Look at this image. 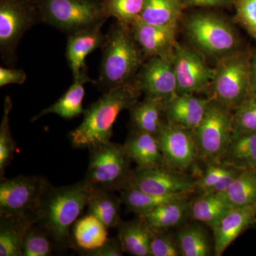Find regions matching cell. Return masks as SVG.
<instances>
[{"instance_id": "obj_1", "label": "cell", "mask_w": 256, "mask_h": 256, "mask_svg": "<svg viewBox=\"0 0 256 256\" xmlns=\"http://www.w3.org/2000/svg\"><path fill=\"white\" fill-rule=\"evenodd\" d=\"M142 94L134 80L104 92L86 110L80 126L69 133L73 148L89 150L110 142L114 124L119 114L130 110Z\"/></svg>"}, {"instance_id": "obj_2", "label": "cell", "mask_w": 256, "mask_h": 256, "mask_svg": "<svg viewBox=\"0 0 256 256\" xmlns=\"http://www.w3.org/2000/svg\"><path fill=\"white\" fill-rule=\"evenodd\" d=\"M90 191L84 181L66 185H50L44 196L33 223L45 229L58 252L73 248L72 227L87 206Z\"/></svg>"}, {"instance_id": "obj_3", "label": "cell", "mask_w": 256, "mask_h": 256, "mask_svg": "<svg viewBox=\"0 0 256 256\" xmlns=\"http://www.w3.org/2000/svg\"><path fill=\"white\" fill-rule=\"evenodd\" d=\"M101 48L100 74L94 84L104 92L132 82L146 60L130 26L117 20L111 25Z\"/></svg>"}, {"instance_id": "obj_4", "label": "cell", "mask_w": 256, "mask_h": 256, "mask_svg": "<svg viewBox=\"0 0 256 256\" xmlns=\"http://www.w3.org/2000/svg\"><path fill=\"white\" fill-rule=\"evenodd\" d=\"M184 28L194 48L216 62L245 48L236 28L223 15L200 10L183 18Z\"/></svg>"}, {"instance_id": "obj_5", "label": "cell", "mask_w": 256, "mask_h": 256, "mask_svg": "<svg viewBox=\"0 0 256 256\" xmlns=\"http://www.w3.org/2000/svg\"><path fill=\"white\" fill-rule=\"evenodd\" d=\"M88 150V166L82 181L90 192H120L127 188L133 170L124 144L110 141Z\"/></svg>"}, {"instance_id": "obj_6", "label": "cell", "mask_w": 256, "mask_h": 256, "mask_svg": "<svg viewBox=\"0 0 256 256\" xmlns=\"http://www.w3.org/2000/svg\"><path fill=\"white\" fill-rule=\"evenodd\" d=\"M252 48L245 47L217 62L210 90L214 99L235 110L250 94V60Z\"/></svg>"}, {"instance_id": "obj_7", "label": "cell", "mask_w": 256, "mask_h": 256, "mask_svg": "<svg viewBox=\"0 0 256 256\" xmlns=\"http://www.w3.org/2000/svg\"><path fill=\"white\" fill-rule=\"evenodd\" d=\"M42 23L64 33L105 23L102 0H36Z\"/></svg>"}, {"instance_id": "obj_8", "label": "cell", "mask_w": 256, "mask_h": 256, "mask_svg": "<svg viewBox=\"0 0 256 256\" xmlns=\"http://www.w3.org/2000/svg\"><path fill=\"white\" fill-rule=\"evenodd\" d=\"M40 22L36 0H0V52L5 63L12 66L22 38Z\"/></svg>"}, {"instance_id": "obj_9", "label": "cell", "mask_w": 256, "mask_h": 256, "mask_svg": "<svg viewBox=\"0 0 256 256\" xmlns=\"http://www.w3.org/2000/svg\"><path fill=\"white\" fill-rule=\"evenodd\" d=\"M233 119L232 110L210 99L204 117L193 131L198 156L208 162L220 161L233 138Z\"/></svg>"}, {"instance_id": "obj_10", "label": "cell", "mask_w": 256, "mask_h": 256, "mask_svg": "<svg viewBox=\"0 0 256 256\" xmlns=\"http://www.w3.org/2000/svg\"><path fill=\"white\" fill-rule=\"evenodd\" d=\"M50 184L37 175H20L3 178L0 183V216H14L34 218Z\"/></svg>"}, {"instance_id": "obj_11", "label": "cell", "mask_w": 256, "mask_h": 256, "mask_svg": "<svg viewBox=\"0 0 256 256\" xmlns=\"http://www.w3.org/2000/svg\"><path fill=\"white\" fill-rule=\"evenodd\" d=\"M172 62L178 82V95L210 90L214 68H210L204 56L198 50L176 42Z\"/></svg>"}, {"instance_id": "obj_12", "label": "cell", "mask_w": 256, "mask_h": 256, "mask_svg": "<svg viewBox=\"0 0 256 256\" xmlns=\"http://www.w3.org/2000/svg\"><path fill=\"white\" fill-rule=\"evenodd\" d=\"M196 182L197 180L183 172L163 165L133 170L126 188H136L158 195L188 194L196 188Z\"/></svg>"}, {"instance_id": "obj_13", "label": "cell", "mask_w": 256, "mask_h": 256, "mask_svg": "<svg viewBox=\"0 0 256 256\" xmlns=\"http://www.w3.org/2000/svg\"><path fill=\"white\" fill-rule=\"evenodd\" d=\"M134 80L144 97L168 102L178 96L172 58H148L136 74Z\"/></svg>"}, {"instance_id": "obj_14", "label": "cell", "mask_w": 256, "mask_h": 256, "mask_svg": "<svg viewBox=\"0 0 256 256\" xmlns=\"http://www.w3.org/2000/svg\"><path fill=\"white\" fill-rule=\"evenodd\" d=\"M164 166L184 172L198 156L193 131L166 122L156 136Z\"/></svg>"}, {"instance_id": "obj_15", "label": "cell", "mask_w": 256, "mask_h": 256, "mask_svg": "<svg viewBox=\"0 0 256 256\" xmlns=\"http://www.w3.org/2000/svg\"><path fill=\"white\" fill-rule=\"evenodd\" d=\"M254 224H256V204L230 208L212 229L214 255H223L229 246Z\"/></svg>"}, {"instance_id": "obj_16", "label": "cell", "mask_w": 256, "mask_h": 256, "mask_svg": "<svg viewBox=\"0 0 256 256\" xmlns=\"http://www.w3.org/2000/svg\"><path fill=\"white\" fill-rule=\"evenodd\" d=\"M130 28L146 60L152 57L172 58L174 46L178 42V30L150 24L140 18L132 24Z\"/></svg>"}, {"instance_id": "obj_17", "label": "cell", "mask_w": 256, "mask_h": 256, "mask_svg": "<svg viewBox=\"0 0 256 256\" xmlns=\"http://www.w3.org/2000/svg\"><path fill=\"white\" fill-rule=\"evenodd\" d=\"M104 23L98 24L68 34L66 56L73 77L80 74L86 66L88 55L98 48H102L106 35L101 31Z\"/></svg>"}, {"instance_id": "obj_18", "label": "cell", "mask_w": 256, "mask_h": 256, "mask_svg": "<svg viewBox=\"0 0 256 256\" xmlns=\"http://www.w3.org/2000/svg\"><path fill=\"white\" fill-rule=\"evenodd\" d=\"M210 99L200 98L194 94L175 96L166 102V121L178 127L194 131L204 117Z\"/></svg>"}, {"instance_id": "obj_19", "label": "cell", "mask_w": 256, "mask_h": 256, "mask_svg": "<svg viewBox=\"0 0 256 256\" xmlns=\"http://www.w3.org/2000/svg\"><path fill=\"white\" fill-rule=\"evenodd\" d=\"M88 69L86 66L82 68L80 74L74 77L73 84L68 90L53 105L44 109L35 116L32 122L50 114H58L64 119H72L84 114L86 111L82 108L85 96L84 86L86 82H92L88 76Z\"/></svg>"}, {"instance_id": "obj_20", "label": "cell", "mask_w": 256, "mask_h": 256, "mask_svg": "<svg viewBox=\"0 0 256 256\" xmlns=\"http://www.w3.org/2000/svg\"><path fill=\"white\" fill-rule=\"evenodd\" d=\"M124 146L130 159L138 168L163 166L162 153L158 138L150 133L131 130Z\"/></svg>"}, {"instance_id": "obj_21", "label": "cell", "mask_w": 256, "mask_h": 256, "mask_svg": "<svg viewBox=\"0 0 256 256\" xmlns=\"http://www.w3.org/2000/svg\"><path fill=\"white\" fill-rule=\"evenodd\" d=\"M164 101L144 97L130 109L131 130L158 136L166 121Z\"/></svg>"}, {"instance_id": "obj_22", "label": "cell", "mask_w": 256, "mask_h": 256, "mask_svg": "<svg viewBox=\"0 0 256 256\" xmlns=\"http://www.w3.org/2000/svg\"><path fill=\"white\" fill-rule=\"evenodd\" d=\"M107 226L95 216L87 214L78 218L72 230L73 248L79 252L96 250L108 240Z\"/></svg>"}, {"instance_id": "obj_23", "label": "cell", "mask_w": 256, "mask_h": 256, "mask_svg": "<svg viewBox=\"0 0 256 256\" xmlns=\"http://www.w3.org/2000/svg\"><path fill=\"white\" fill-rule=\"evenodd\" d=\"M185 10L183 0H146L140 20L154 26L178 30Z\"/></svg>"}, {"instance_id": "obj_24", "label": "cell", "mask_w": 256, "mask_h": 256, "mask_svg": "<svg viewBox=\"0 0 256 256\" xmlns=\"http://www.w3.org/2000/svg\"><path fill=\"white\" fill-rule=\"evenodd\" d=\"M188 196L160 205L154 210L138 215L142 217L152 232H166L180 225L190 214Z\"/></svg>"}, {"instance_id": "obj_25", "label": "cell", "mask_w": 256, "mask_h": 256, "mask_svg": "<svg viewBox=\"0 0 256 256\" xmlns=\"http://www.w3.org/2000/svg\"><path fill=\"white\" fill-rule=\"evenodd\" d=\"M118 237L124 252L134 256H150L152 232L142 217L130 222H121L118 226Z\"/></svg>"}, {"instance_id": "obj_26", "label": "cell", "mask_w": 256, "mask_h": 256, "mask_svg": "<svg viewBox=\"0 0 256 256\" xmlns=\"http://www.w3.org/2000/svg\"><path fill=\"white\" fill-rule=\"evenodd\" d=\"M220 161L240 170H256V132H234Z\"/></svg>"}, {"instance_id": "obj_27", "label": "cell", "mask_w": 256, "mask_h": 256, "mask_svg": "<svg viewBox=\"0 0 256 256\" xmlns=\"http://www.w3.org/2000/svg\"><path fill=\"white\" fill-rule=\"evenodd\" d=\"M32 224L24 217L0 216V256H22L24 238Z\"/></svg>"}, {"instance_id": "obj_28", "label": "cell", "mask_w": 256, "mask_h": 256, "mask_svg": "<svg viewBox=\"0 0 256 256\" xmlns=\"http://www.w3.org/2000/svg\"><path fill=\"white\" fill-rule=\"evenodd\" d=\"M233 206L223 193L202 194L190 203V214L196 222L206 224L210 228Z\"/></svg>"}, {"instance_id": "obj_29", "label": "cell", "mask_w": 256, "mask_h": 256, "mask_svg": "<svg viewBox=\"0 0 256 256\" xmlns=\"http://www.w3.org/2000/svg\"><path fill=\"white\" fill-rule=\"evenodd\" d=\"M242 170L223 162H212L197 180L196 188L202 194L224 193Z\"/></svg>"}, {"instance_id": "obj_30", "label": "cell", "mask_w": 256, "mask_h": 256, "mask_svg": "<svg viewBox=\"0 0 256 256\" xmlns=\"http://www.w3.org/2000/svg\"><path fill=\"white\" fill-rule=\"evenodd\" d=\"M120 196L112 192H90L87 204V214L95 216L108 228H118L122 222Z\"/></svg>"}, {"instance_id": "obj_31", "label": "cell", "mask_w": 256, "mask_h": 256, "mask_svg": "<svg viewBox=\"0 0 256 256\" xmlns=\"http://www.w3.org/2000/svg\"><path fill=\"white\" fill-rule=\"evenodd\" d=\"M188 194L158 195L141 191L136 188H128L120 191V198L126 207V210L138 215H142L154 210L160 205L174 201Z\"/></svg>"}, {"instance_id": "obj_32", "label": "cell", "mask_w": 256, "mask_h": 256, "mask_svg": "<svg viewBox=\"0 0 256 256\" xmlns=\"http://www.w3.org/2000/svg\"><path fill=\"white\" fill-rule=\"evenodd\" d=\"M223 194L233 207L256 204V170H242Z\"/></svg>"}, {"instance_id": "obj_33", "label": "cell", "mask_w": 256, "mask_h": 256, "mask_svg": "<svg viewBox=\"0 0 256 256\" xmlns=\"http://www.w3.org/2000/svg\"><path fill=\"white\" fill-rule=\"evenodd\" d=\"M176 238L182 256H208L212 254L210 240L200 226L184 227L176 234Z\"/></svg>"}, {"instance_id": "obj_34", "label": "cell", "mask_w": 256, "mask_h": 256, "mask_svg": "<svg viewBox=\"0 0 256 256\" xmlns=\"http://www.w3.org/2000/svg\"><path fill=\"white\" fill-rule=\"evenodd\" d=\"M57 252L53 239L38 224L32 223L24 238L22 256H50Z\"/></svg>"}, {"instance_id": "obj_35", "label": "cell", "mask_w": 256, "mask_h": 256, "mask_svg": "<svg viewBox=\"0 0 256 256\" xmlns=\"http://www.w3.org/2000/svg\"><path fill=\"white\" fill-rule=\"evenodd\" d=\"M146 0H102L106 18H116L130 26L140 18Z\"/></svg>"}, {"instance_id": "obj_36", "label": "cell", "mask_w": 256, "mask_h": 256, "mask_svg": "<svg viewBox=\"0 0 256 256\" xmlns=\"http://www.w3.org/2000/svg\"><path fill=\"white\" fill-rule=\"evenodd\" d=\"M12 109V102L9 96L4 102V114L0 124V178H4L5 170L14 158L16 150L15 143L10 127V114Z\"/></svg>"}, {"instance_id": "obj_37", "label": "cell", "mask_w": 256, "mask_h": 256, "mask_svg": "<svg viewBox=\"0 0 256 256\" xmlns=\"http://www.w3.org/2000/svg\"><path fill=\"white\" fill-rule=\"evenodd\" d=\"M234 130L256 132V94H250L234 111Z\"/></svg>"}, {"instance_id": "obj_38", "label": "cell", "mask_w": 256, "mask_h": 256, "mask_svg": "<svg viewBox=\"0 0 256 256\" xmlns=\"http://www.w3.org/2000/svg\"><path fill=\"white\" fill-rule=\"evenodd\" d=\"M233 22L238 24L256 40V0H235Z\"/></svg>"}, {"instance_id": "obj_39", "label": "cell", "mask_w": 256, "mask_h": 256, "mask_svg": "<svg viewBox=\"0 0 256 256\" xmlns=\"http://www.w3.org/2000/svg\"><path fill=\"white\" fill-rule=\"evenodd\" d=\"M150 250V256H182L176 238L166 232H152Z\"/></svg>"}, {"instance_id": "obj_40", "label": "cell", "mask_w": 256, "mask_h": 256, "mask_svg": "<svg viewBox=\"0 0 256 256\" xmlns=\"http://www.w3.org/2000/svg\"><path fill=\"white\" fill-rule=\"evenodd\" d=\"M124 252L120 240L118 237H116L108 238L102 246L96 250L82 252L80 254L84 256H122Z\"/></svg>"}, {"instance_id": "obj_41", "label": "cell", "mask_w": 256, "mask_h": 256, "mask_svg": "<svg viewBox=\"0 0 256 256\" xmlns=\"http://www.w3.org/2000/svg\"><path fill=\"white\" fill-rule=\"evenodd\" d=\"M26 74L22 69L0 68V86L8 84L21 85L26 82Z\"/></svg>"}, {"instance_id": "obj_42", "label": "cell", "mask_w": 256, "mask_h": 256, "mask_svg": "<svg viewBox=\"0 0 256 256\" xmlns=\"http://www.w3.org/2000/svg\"><path fill=\"white\" fill-rule=\"evenodd\" d=\"M235 0H183L185 9L188 8H229Z\"/></svg>"}, {"instance_id": "obj_43", "label": "cell", "mask_w": 256, "mask_h": 256, "mask_svg": "<svg viewBox=\"0 0 256 256\" xmlns=\"http://www.w3.org/2000/svg\"><path fill=\"white\" fill-rule=\"evenodd\" d=\"M250 94H256V46L252 48L250 54Z\"/></svg>"}]
</instances>
